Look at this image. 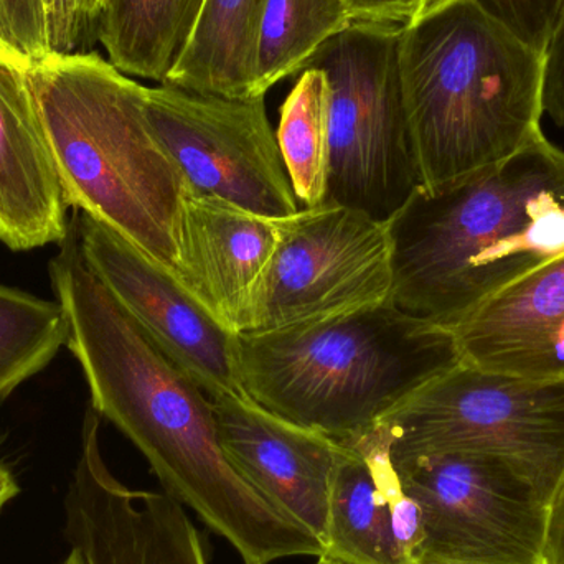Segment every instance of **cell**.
Segmentation results:
<instances>
[{
    "instance_id": "cell-1",
    "label": "cell",
    "mask_w": 564,
    "mask_h": 564,
    "mask_svg": "<svg viewBox=\"0 0 564 564\" xmlns=\"http://www.w3.org/2000/svg\"><path fill=\"white\" fill-rule=\"evenodd\" d=\"M50 280L93 410L141 451L165 492L231 543L243 564L324 555L321 540L285 519L235 469L210 398L93 273L72 224Z\"/></svg>"
},
{
    "instance_id": "cell-2",
    "label": "cell",
    "mask_w": 564,
    "mask_h": 564,
    "mask_svg": "<svg viewBox=\"0 0 564 564\" xmlns=\"http://www.w3.org/2000/svg\"><path fill=\"white\" fill-rule=\"evenodd\" d=\"M390 301L451 328L564 254V151L543 134L512 158L417 187L388 221Z\"/></svg>"
},
{
    "instance_id": "cell-3",
    "label": "cell",
    "mask_w": 564,
    "mask_h": 564,
    "mask_svg": "<svg viewBox=\"0 0 564 564\" xmlns=\"http://www.w3.org/2000/svg\"><path fill=\"white\" fill-rule=\"evenodd\" d=\"M66 205L177 276L187 182L152 128L145 86L98 53L29 65Z\"/></svg>"
},
{
    "instance_id": "cell-4",
    "label": "cell",
    "mask_w": 564,
    "mask_h": 564,
    "mask_svg": "<svg viewBox=\"0 0 564 564\" xmlns=\"http://www.w3.org/2000/svg\"><path fill=\"white\" fill-rule=\"evenodd\" d=\"M459 364L451 328L391 301L284 330L238 335L247 397L340 443L373 430Z\"/></svg>"
},
{
    "instance_id": "cell-5",
    "label": "cell",
    "mask_w": 564,
    "mask_h": 564,
    "mask_svg": "<svg viewBox=\"0 0 564 564\" xmlns=\"http://www.w3.org/2000/svg\"><path fill=\"white\" fill-rule=\"evenodd\" d=\"M401 79L421 187L499 164L543 135L545 55L476 0L403 26Z\"/></svg>"
},
{
    "instance_id": "cell-6",
    "label": "cell",
    "mask_w": 564,
    "mask_h": 564,
    "mask_svg": "<svg viewBox=\"0 0 564 564\" xmlns=\"http://www.w3.org/2000/svg\"><path fill=\"white\" fill-rule=\"evenodd\" d=\"M398 23L354 22L307 68L330 86V161L324 204L390 221L421 187L411 138Z\"/></svg>"
},
{
    "instance_id": "cell-7",
    "label": "cell",
    "mask_w": 564,
    "mask_h": 564,
    "mask_svg": "<svg viewBox=\"0 0 564 564\" xmlns=\"http://www.w3.org/2000/svg\"><path fill=\"white\" fill-rule=\"evenodd\" d=\"M391 460L473 453L519 467L552 507L564 479V380L459 364L381 421Z\"/></svg>"
},
{
    "instance_id": "cell-8",
    "label": "cell",
    "mask_w": 564,
    "mask_h": 564,
    "mask_svg": "<svg viewBox=\"0 0 564 564\" xmlns=\"http://www.w3.org/2000/svg\"><path fill=\"white\" fill-rule=\"evenodd\" d=\"M393 466L421 510L417 563L549 564L550 502L509 460L444 453Z\"/></svg>"
},
{
    "instance_id": "cell-9",
    "label": "cell",
    "mask_w": 564,
    "mask_h": 564,
    "mask_svg": "<svg viewBox=\"0 0 564 564\" xmlns=\"http://www.w3.org/2000/svg\"><path fill=\"white\" fill-rule=\"evenodd\" d=\"M390 227L324 204L282 220L245 334L284 330L377 307L393 289Z\"/></svg>"
},
{
    "instance_id": "cell-10",
    "label": "cell",
    "mask_w": 564,
    "mask_h": 564,
    "mask_svg": "<svg viewBox=\"0 0 564 564\" xmlns=\"http://www.w3.org/2000/svg\"><path fill=\"white\" fill-rule=\"evenodd\" d=\"M145 111L192 192L274 220L301 212L264 96L227 98L162 83L145 86Z\"/></svg>"
},
{
    "instance_id": "cell-11",
    "label": "cell",
    "mask_w": 564,
    "mask_h": 564,
    "mask_svg": "<svg viewBox=\"0 0 564 564\" xmlns=\"http://www.w3.org/2000/svg\"><path fill=\"white\" fill-rule=\"evenodd\" d=\"M93 273L210 400L247 397L238 375V335L225 327L167 268L89 215L69 217Z\"/></svg>"
},
{
    "instance_id": "cell-12",
    "label": "cell",
    "mask_w": 564,
    "mask_h": 564,
    "mask_svg": "<svg viewBox=\"0 0 564 564\" xmlns=\"http://www.w3.org/2000/svg\"><path fill=\"white\" fill-rule=\"evenodd\" d=\"M99 416L89 410L82 449L63 499V535L82 564H208L184 506L167 492L119 482L99 446Z\"/></svg>"
},
{
    "instance_id": "cell-13",
    "label": "cell",
    "mask_w": 564,
    "mask_h": 564,
    "mask_svg": "<svg viewBox=\"0 0 564 564\" xmlns=\"http://www.w3.org/2000/svg\"><path fill=\"white\" fill-rule=\"evenodd\" d=\"M212 403L221 447L235 469L325 546L328 496L345 444L282 420L248 397L224 394Z\"/></svg>"
},
{
    "instance_id": "cell-14",
    "label": "cell",
    "mask_w": 564,
    "mask_h": 564,
    "mask_svg": "<svg viewBox=\"0 0 564 564\" xmlns=\"http://www.w3.org/2000/svg\"><path fill=\"white\" fill-rule=\"evenodd\" d=\"M282 220L188 188L177 280L235 334H245Z\"/></svg>"
},
{
    "instance_id": "cell-15",
    "label": "cell",
    "mask_w": 564,
    "mask_h": 564,
    "mask_svg": "<svg viewBox=\"0 0 564 564\" xmlns=\"http://www.w3.org/2000/svg\"><path fill=\"white\" fill-rule=\"evenodd\" d=\"M68 227L29 63L0 50V243L13 251L62 245Z\"/></svg>"
},
{
    "instance_id": "cell-16",
    "label": "cell",
    "mask_w": 564,
    "mask_h": 564,
    "mask_svg": "<svg viewBox=\"0 0 564 564\" xmlns=\"http://www.w3.org/2000/svg\"><path fill=\"white\" fill-rule=\"evenodd\" d=\"M451 330L460 364L564 380V254L477 305Z\"/></svg>"
},
{
    "instance_id": "cell-17",
    "label": "cell",
    "mask_w": 564,
    "mask_h": 564,
    "mask_svg": "<svg viewBox=\"0 0 564 564\" xmlns=\"http://www.w3.org/2000/svg\"><path fill=\"white\" fill-rule=\"evenodd\" d=\"M207 0H105L93 25L108 62L128 76L167 82Z\"/></svg>"
},
{
    "instance_id": "cell-18",
    "label": "cell",
    "mask_w": 564,
    "mask_h": 564,
    "mask_svg": "<svg viewBox=\"0 0 564 564\" xmlns=\"http://www.w3.org/2000/svg\"><path fill=\"white\" fill-rule=\"evenodd\" d=\"M267 0H207L169 85L227 98L254 96L258 26Z\"/></svg>"
},
{
    "instance_id": "cell-19",
    "label": "cell",
    "mask_w": 564,
    "mask_h": 564,
    "mask_svg": "<svg viewBox=\"0 0 564 564\" xmlns=\"http://www.w3.org/2000/svg\"><path fill=\"white\" fill-rule=\"evenodd\" d=\"M341 443L347 453L332 479L325 555L348 564H410L370 456L358 441Z\"/></svg>"
},
{
    "instance_id": "cell-20",
    "label": "cell",
    "mask_w": 564,
    "mask_h": 564,
    "mask_svg": "<svg viewBox=\"0 0 564 564\" xmlns=\"http://www.w3.org/2000/svg\"><path fill=\"white\" fill-rule=\"evenodd\" d=\"M354 23L345 0H267L254 56V96L301 75L318 50Z\"/></svg>"
},
{
    "instance_id": "cell-21",
    "label": "cell",
    "mask_w": 564,
    "mask_h": 564,
    "mask_svg": "<svg viewBox=\"0 0 564 564\" xmlns=\"http://www.w3.org/2000/svg\"><path fill=\"white\" fill-rule=\"evenodd\" d=\"M282 162L301 208L324 205L330 161V86L305 68L281 106L276 131Z\"/></svg>"
},
{
    "instance_id": "cell-22",
    "label": "cell",
    "mask_w": 564,
    "mask_h": 564,
    "mask_svg": "<svg viewBox=\"0 0 564 564\" xmlns=\"http://www.w3.org/2000/svg\"><path fill=\"white\" fill-rule=\"evenodd\" d=\"M62 305L0 284V401L40 373L66 345Z\"/></svg>"
},
{
    "instance_id": "cell-23",
    "label": "cell",
    "mask_w": 564,
    "mask_h": 564,
    "mask_svg": "<svg viewBox=\"0 0 564 564\" xmlns=\"http://www.w3.org/2000/svg\"><path fill=\"white\" fill-rule=\"evenodd\" d=\"M480 9L516 39L545 55L558 29L564 0H476Z\"/></svg>"
},
{
    "instance_id": "cell-24",
    "label": "cell",
    "mask_w": 564,
    "mask_h": 564,
    "mask_svg": "<svg viewBox=\"0 0 564 564\" xmlns=\"http://www.w3.org/2000/svg\"><path fill=\"white\" fill-rule=\"evenodd\" d=\"M0 50L29 65L52 55L43 0H0Z\"/></svg>"
},
{
    "instance_id": "cell-25",
    "label": "cell",
    "mask_w": 564,
    "mask_h": 564,
    "mask_svg": "<svg viewBox=\"0 0 564 564\" xmlns=\"http://www.w3.org/2000/svg\"><path fill=\"white\" fill-rule=\"evenodd\" d=\"M543 109L558 128L564 129V10L545 53Z\"/></svg>"
},
{
    "instance_id": "cell-26",
    "label": "cell",
    "mask_w": 564,
    "mask_h": 564,
    "mask_svg": "<svg viewBox=\"0 0 564 564\" xmlns=\"http://www.w3.org/2000/svg\"><path fill=\"white\" fill-rule=\"evenodd\" d=\"M48 19L52 53H72L78 46L86 26L76 13L73 0H43Z\"/></svg>"
},
{
    "instance_id": "cell-27",
    "label": "cell",
    "mask_w": 564,
    "mask_h": 564,
    "mask_svg": "<svg viewBox=\"0 0 564 564\" xmlns=\"http://www.w3.org/2000/svg\"><path fill=\"white\" fill-rule=\"evenodd\" d=\"M354 22L398 23L408 25L414 0H345Z\"/></svg>"
},
{
    "instance_id": "cell-28",
    "label": "cell",
    "mask_w": 564,
    "mask_h": 564,
    "mask_svg": "<svg viewBox=\"0 0 564 564\" xmlns=\"http://www.w3.org/2000/svg\"><path fill=\"white\" fill-rule=\"evenodd\" d=\"M546 558L549 564H558L564 560V479L550 507Z\"/></svg>"
},
{
    "instance_id": "cell-29",
    "label": "cell",
    "mask_w": 564,
    "mask_h": 564,
    "mask_svg": "<svg viewBox=\"0 0 564 564\" xmlns=\"http://www.w3.org/2000/svg\"><path fill=\"white\" fill-rule=\"evenodd\" d=\"M460 2H464V0H414L413 17H411L408 25L420 22V20L434 15V13L443 12V10Z\"/></svg>"
},
{
    "instance_id": "cell-30",
    "label": "cell",
    "mask_w": 564,
    "mask_h": 564,
    "mask_svg": "<svg viewBox=\"0 0 564 564\" xmlns=\"http://www.w3.org/2000/svg\"><path fill=\"white\" fill-rule=\"evenodd\" d=\"M20 486L9 466L0 460V512L19 496Z\"/></svg>"
},
{
    "instance_id": "cell-31",
    "label": "cell",
    "mask_w": 564,
    "mask_h": 564,
    "mask_svg": "<svg viewBox=\"0 0 564 564\" xmlns=\"http://www.w3.org/2000/svg\"><path fill=\"white\" fill-rule=\"evenodd\" d=\"M102 2H105V0H86V17H88L89 25H93V22H95Z\"/></svg>"
},
{
    "instance_id": "cell-32",
    "label": "cell",
    "mask_w": 564,
    "mask_h": 564,
    "mask_svg": "<svg viewBox=\"0 0 564 564\" xmlns=\"http://www.w3.org/2000/svg\"><path fill=\"white\" fill-rule=\"evenodd\" d=\"M73 6H75L76 13H78L83 25L89 26L88 17H86V0H73Z\"/></svg>"
},
{
    "instance_id": "cell-33",
    "label": "cell",
    "mask_w": 564,
    "mask_h": 564,
    "mask_svg": "<svg viewBox=\"0 0 564 564\" xmlns=\"http://www.w3.org/2000/svg\"><path fill=\"white\" fill-rule=\"evenodd\" d=\"M315 564H348V563L340 562V560L332 558V556H328V555H322V556H318V562Z\"/></svg>"
},
{
    "instance_id": "cell-34",
    "label": "cell",
    "mask_w": 564,
    "mask_h": 564,
    "mask_svg": "<svg viewBox=\"0 0 564 564\" xmlns=\"http://www.w3.org/2000/svg\"><path fill=\"white\" fill-rule=\"evenodd\" d=\"M59 564H82V560L78 558L76 553L69 552L68 556H66V558Z\"/></svg>"
},
{
    "instance_id": "cell-35",
    "label": "cell",
    "mask_w": 564,
    "mask_h": 564,
    "mask_svg": "<svg viewBox=\"0 0 564 564\" xmlns=\"http://www.w3.org/2000/svg\"><path fill=\"white\" fill-rule=\"evenodd\" d=\"M417 564H456V563H443V562H421Z\"/></svg>"
},
{
    "instance_id": "cell-36",
    "label": "cell",
    "mask_w": 564,
    "mask_h": 564,
    "mask_svg": "<svg viewBox=\"0 0 564 564\" xmlns=\"http://www.w3.org/2000/svg\"><path fill=\"white\" fill-rule=\"evenodd\" d=\"M558 564H564V560H563V562H562V563H558Z\"/></svg>"
}]
</instances>
